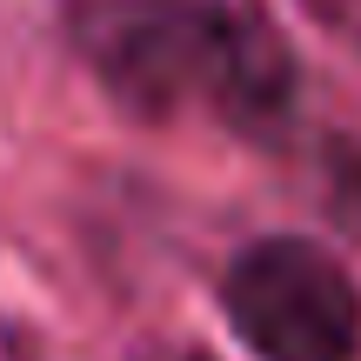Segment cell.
<instances>
[{
    "label": "cell",
    "mask_w": 361,
    "mask_h": 361,
    "mask_svg": "<svg viewBox=\"0 0 361 361\" xmlns=\"http://www.w3.org/2000/svg\"><path fill=\"white\" fill-rule=\"evenodd\" d=\"M74 47L134 121L207 114L247 141H281L301 67L241 0H74Z\"/></svg>",
    "instance_id": "cell-1"
},
{
    "label": "cell",
    "mask_w": 361,
    "mask_h": 361,
    "mask_svg": "<svg viewBox=\"0 0 361 361\" xmlns=\"http://www.w3.org/2000/svg\"><path fill=\"white\" fill-rule=\"evenodd\" d=\"M314 13H328V20H335V13H348V0H308Z\"/></svg>",
    "instance_id": "cell-4"
},
{
    "label": "cell",
    "mask_w": 361,
    "mask_h": 361,
    "mask_svg": "<svg viewBox=\"0 0 361 361\" xmlns=\"http://www.w3.org/2000/svg\"><path fill=\"white\" fill-rule=\"evenodd\" d=\"M228 328L255 361H355L361 288L328 247L301 234H261L221 274Z\"/></svg>",
    "instance_id": "cell-2"
},
{
    "label": "cell",
    "mask_w": 361,
    "mask_h": 361,
    "mask_svg": "<svg viewBox=\"0 0 361 361\" xmlns=\"http://www.w3.org/2000/svg\"><path fill=\"white\" fill-rule=\"evenodd\" d=\"M134 361H214L207 348H194V341H147Z\"/></svg>",
    "instance_id": "cell-3"
}]
</instances>
